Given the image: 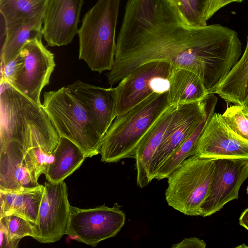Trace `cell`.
<instances>
[{
  "mask_svg": "<svg viewBox=\"0 0 248 248\" xmlns=\"http://www.w3.org/2000/svg\"><path fill=\"white\" fill-rule=\"evenodd\" d=\"M52 158V155H47L39 148L31 149L24 153L25 163L35 183H38V178L42 174H46Z\"/></svg>",
  "mask_w": 248,
  "mask_h": 248,
  "instance_id": "obj_26",
  "label": "cell"
},
{
  "mask_svg": "<svg viewBox=\"0 0 248 248\" xmlns=\"http://www.w3.org/2000/svg\"><path fill=\"white\" fill-rule=\"evenodd\" d=\"M125 222V215L117 204L112 207L103 205L90 209L70 206L65 234L94 247L115 236Z\"/></svg>",
  "mask_w": 248,
  "mask_h": 248,
  "instance_id": "obj_8",
  "label": "cell"
},
{
  "mask_svg": "<svg viewBox=\"0 0 248 248\" xmlns=\"http://www.w3.org/2000/svg\"><path fill=\"white\" fill-rule=\"evenodd\" d=\"M242 55L234 30L185 22L168 0H127L108 83H118L138 66L161 61L189 70L213 93Z\"/></svg>",
  "mask_w": 248,
  "mask_h": 248,
  "instance_id": "obj_1",
  "label": "cell"
},
{
  "mask_svg": "<svg viewBox=\"0 0 248 248\" xmlns=\"http://www.w3.org/2000/svg\"><path fill=\"white\" fill-rule=\"evenodd\" d=\"M246 113V114H247V116L248 117V113Z\"/></svg>",
  "mask_w": 248,
  "mask_h": 248,
  "instance_id": "obj_38",
  "label": "cell"
},
{
  "mask_svg": "<svg viewBox=\"0 0 248 248\" xmlns=\"http://www.w3.org/2000/svg\"><path fill=\"white\" fill-rule=\"evenodd\" d=\"M44 186L14 190H0V218L14 215L34 224L41 202Z\"/></svg>",
  "mask_w": 248,
  "mask_h": 248,
  "instance_id": "obj_18",
  "label": "cell"
},
{
  "mask_svg": "<svg viewBox=\"0 0 248 248\" xmlns=\"http://www.w3.org/2000/svg\"><path fill=\"white\" fill-rule=\"evenodd\" d=\"M83 0H47L42 34L48 46H65L78 34Z\"/></svg>",
  "mask_w": 248,
  "mask_h": 248,
  "instance_id": "obj_13",
  "label": "cell"
},
{
  "mask_svg": "<svg viewBox=\"0 0 248 248\" xmlns=\"http://www.w3.org/2000/svg\"><path fill=\"white\" fill-rule=\"evenodd\" d=\"M178 105H170L152 125L143 138L136 153L137 184L143 188L154 179L151 166L154 157L162 143L169 125Z\"/></svg>",
  "mask_w": 248,
  "mask_h": 248,
  "instance_id": "obj_16",
  "label": "cell"
},
{
  "mask_svg": "<svg viewBox=\"0 0 248 248\" xmlns=\"http://www.w3.org/2000/svg\"><path fill=\"white\" fill-rule=\"evenodd\" d=\"M53 159L45 174L47 181L59 183L78 170L86 157L83 152L68 139L61 137L52 153Z\"/></svg>",
  "mask_w": 248,
  "mask_h": 248,
  "instance_id": "obj_21",
  "label": "cell"
},
{
  "mask_svg": "<svg viewBox=\"0 0 248 248\" xmlns=\"http://www.w3.org/2000/svg\"><path fill=\"white\" fill-rule=\"evenodd\" d=\"M197 26L207 25L206 12L209 0H188Z\"/></svg>",
  "mask_w": 248,
  "mask_h": 248,
  "instance_id": "obj_29",
  "label": "cell"
},
{
  "mask_svg": "<svg viewBox=\"0 0 248 248\" xmlns=\"http://www.w3.org/2000/svg\"><path fill=\"white\" fill-rule=\"evenodd\" d=\"M170 106L168 92L155 93L117 116L103 138L101 161L114 163L124 158L135 159L143 138Z\"/></svg>",
  "mask_w": 248,
  "mask_h": 248,
  "instance_id": "obj_3",
  "label": "cell"
},
{
  "mask_svg": "<svg viewBox=\"0 0 248 248\" xmlns=\"http://www.w3.org/2000/svg\"><path fill=\"white\" fill-rule=\"evenodd\" d=\"M214 168L213 158L192 155L184 160L167 178L165 198L168 205L186 215L201 216Z\"/></svg>",
  "mask_w": 248,
  "mask_h": 248,
  "instance_id": "obj_6",
  "label": "cell"
},
{
  "mask_svg": "<svg viewBox=\"0 0 248 248\" xmlns=\"http://www.w3.org/2000/svg\"><path fill=\"white\" fill-rule=\"evenodd\" d=\"M205 242L197 237L186 238L181 242L174 244L171 248H205Z\"/></svg>",
  "mask_w": 248,
  "mask_h": 248,
  "instance_id": "obj_31",
  "label": "cell"
},
{
  "mask_svg": "<svg viewBox=\"0 0 248 248\" xmlns=\"http://www.w3.org/2000/svg\"><path fill=\"white\" fill-rule=\"evenodd\" d=\"M43 35L29 40L20 53L24 57V64L11 84L29 98L41 105L40 94L49 83L50 76L55 67L54 54L43 45Z\"/></svg>",
  "mask_w": 248,
  "mask_h": 248,
  "instance_id": "obj_10",
  "label": "cell"
},
{
  "mask_svg": "<svg viewBox=\"0 0 248 248\" xmlns=\"http://www.w3.org/2000/svg\"><path fill=\"white\" fill-rule=\"evenodd\" d=\"M67 187L64 181L44 185L33 238L42 243L60 240L65 234L70 213Z\"/></svg>",
  "mask_w": 248,
  "mask_h": 248,
  "instance_id": "obj_9",
  "label": "cell"
},
{
  "mask_svg": "<svg viewBox=\"0 0 248 248\" xmlns=\"http://www.w3.org/2000/svg\"><path fill=\"white\" fill-rule=\"evenodd\" d=\"M47 0H0L6 27L18 20L44 16Z\"/></svg>",
  "mask_w": 248,
  "mask_h": 248,
  "instance_id": "obj_24",
  "label": "cell"
},
{
  "mask_svg": "<svg viewBox=\"0 0 248 248\" xmlns=\"http://www.w3.org/2000/svg\"><path fill=\"white\" fill-rule=\"evenodd\" d=\"M24 57L20 52L15 58L4 65H1L0 80L12 84L22 70Z\"/></svg>",
  "mask_w": 248,
  "mask_h": 248,
  "instance_id": "obj_28",
  "label": "cell"
},
{
  "mask_svg": "<svg viewBox=\"0 0 248 248\" xmlns=\"http://www.w3.org/2000/svg\"><path fill=\"white\" fill-rule=\"evenodd\" d=\"M247 193L248 194V186L247 187Z\"/></svg>",
  "mask_w": 248,
  "mask_h": 248,
  "instance_id": "obj_37",
  "label": "cell"
},
{
  "mask_svg": "<svg viewBox=\"0 0 248 248\" xmlns=\"http://www.w3.org/2000/svg\"><path fill=\"white\" fill-rule=\"evenodd\" d=\"M60 138L42 104L0 80V144L14 140L22 145L24 153L39 148L52 155Z\"/></svg>",
  "mask_w": 248,
  "mask_h": 248,
  "instance_id": "obj_2",
  "label": "cell"
},
{
  "mask_svg": "<svg viewBox=\"0 0 248 248\" xmlns=\"http://www.w3.org/2000/svg\"><path fill=\"white\" fill-rule=\"evenodd\" d=\"M179 15L183 20L186 23L196 25V20L189 5L188 0H179Z\"/></svg>",
  "mask_w": 248,
  "mask_h": 248,
  "instance_id": "obj_30",
  "label": "cell"
},
{
  "mask_svg": "<svg viewBox=\"0 0 248 248\" xmlns=\"http://www.w3.org/2000/svg\"><path fill=\"white\" fill-rule=\"evenodd\" d=\"M0 248H16L20 240L34 236V224L14 215L0 218Z\"/></svg>",
  "mask_w": 248,
  "mask_h": 248,
  "instance_id": "obj_25",
  "label": "cell"
},
{
  "mask_svg": "<svg viewBox=\"0 0 248 248\" xmlns=\"http://www.w3.org/2000/svg\"><path fill=\"white\" fill-rule=\"evenodd\" d=\"M44 16L24 19L6 27L7 35L0 48V65L15 58L30 40L42 34Z\"/></svg>",
  "mask_w": 248,
  "mask_h": 248,
  "instance_id": "obj_23",
  "label": "cell"
},
{
  "mask_svg": "<svg viewBox=\"0 0 248 248\" xmlns=\"http://www.w3.org/2000/svg\"><path fill=\"white\" fill-rule=\"evenodd\" d=\"M173 69L168 62L155 61L143 63L132 70L114 88L116 116L153 94L168 92Z\"/></svg>",
  "mask_w": 248,
  "mask_h": 248,
  "instance_id": "obj_7",
  "label": "cell"
},
{
  "mask_svg": "<svg viewBox=\"0 0 248 248\" xmlns=\"http://www.w3.org/2000/svg\"><path fill=\"white\" fill-rule=\"evenodd\" d=\"M81 103L94 124L104 137L115 118L114 88H104L78 80L65 87Z\"/></svg>",
  "mask_w": 248,
  "mask_h": 248,
  "instance_id": "obj_15",
  "label": "cell"
},
{
  "mask_svg": "<svg viewBox=\"0 0 248 248\" xmlns=\"http://www.w3.org/2000/svg\"><path fill=\"white\" fill-rule=\"evenodd\" d=\"M202 79L195 73L174 68L168 91L170 105H179L204 100L208 95Z\"/></svg>",
  "mask_w": 248,
  "mask_h": 248,
  "instance_id": "obj_19",
  "label": "cell"
},
{
  "mask_svg": "<svg viewBox=\"0 0 248 248\" xmlns=\"http://www.w3.org/2000/svg\"><path fill=\"white\" fill-rule=\"evenodd\" d=\"M22 145L11 140L0 144V190H14L37 186L24 159Z\"/></svg>",
  "mask_w": 248,
  "mask_h": 248,
  "instance_id": "obj_17",
  "label": "cell"
},
{
  "mask_svg": "<svg viewBox=\"0 0 248 248\" xmlns=\"http://www.w3.org/2000/svg\"><path fill=\"white\" fill-rule=\"evenodd\" d=\"M193 155L213 159H248V141L228 126L222 114L214 112L198 141Z\"/></svg>",
  "mask_w": 248,
  "mask_h": 248,
  "instance_id": "obj_12",
  "label": "cell"
},
{
  "mask_svg": "<svg viewBox=\"0 0 248 248\" xmlns=\"http://www.w3.org/2000/svg\"><path fill=\"white\" fill-rule=\"evenodd\" d=\"M217 94L228 103L244 106L248 99V35L243 54L215 88Z\"/></svg>",
  "mask_w": 248,
  "mask_h": 248,
  "instance_id": "obj_20",
  "label": "cell"
},
{
  "mask_svg": "<svg viewBox=\"0 0 248 248\" xmlns=\"http://www.w3.org/2000/svg\"><path fill=\"white\" fill-rule=\"evenodd\" d=\"M177 10L179 14L180 2L179 0H168Z\"/></svg>",
  "mask_w": 248,
  "mask_h": 248,
  "instance_id": "obj_34",
  "label": "cell"
},
{
  "mask_svg": "<svg viewBox=\"0 0 248 248\" xmlns=\"http://www.w3.org/2000/svg\"><path fill=\"white\" fill-rule=\"evenodd\" d=\"M236 248H248V246L245 244H243L242 245L236 247Z\"/></svg>",
  "mask_w": 248,
  "mask_h": 248,
  "instance_id": "obj_36",
  "label": "cell"
},
{
  "mask_svg": "<svg viewBox=\"0 0 248 248\" xmlns=\"http://www.w3.org/2000/svg\"><path fill=\"white\" fill-rule=\"evenodd\" d=\"M243 0H209L206 15L207 21L217 11L224 6L232 2H240Z\"/></svg>",
  "mask_w": 248,
  "mask_h": 248,
  "instance_id": "obj_32",
  "label": "cell"
},
{
  "mask_svg": "<svg viewBox=\"0 0 248 248\" xmlns=\"http://www.w3.org/2000/svg\"><path fill=\"white\" fill-rule=\"evenodd\" d=\"M222 116L234 133L248 141V117L243 106L236 104L228 106Z\"/></svg>",
  "mask_w": 248,
  "mask_h": 248,
  "instance_id": "obj_27",
  "label": "cell"
},
{
  "mask_svg": "<svg viewBox=\"0 0 248 248\" xmlns=\"http://www.w3.org/2000/svg\"><path fill=\"white\" fill-rule=\"evenodd\" d=\"M121 0H98L84 15L78 34L79 59L101 73L114 62L115 33Z\"/></svg>",
  "mask_w": 248,
  "mask_h": 248,
  "instance_id": "obj_4",
  "label": "cell"
},
{
  "mask_svg": "<svg viewBox=\"0 0 248 248\" xmlns=\"http://www.w3.org/2000/svg\"><path fill=\"white\" fill-rule=\"evenodd\" d=\"M205 113L201 123L191 134L171 155L157 170L155 179L167 178L186 158L193 155L198 141L205 126L214 113L217 102L215 94H209L205 99Z\"/></svg>",
  "mask_w": 248,
  "mask_h": 248,
  "instance_id": "obj_22",
  "label": "cell"
},
{
  "mask_svg": "<svg viewBox=\"0 0 248 248\" xmlns=\"http://www.w3.org/2000/svg\"><path fill=\"white\" fill-rule=\"evenodd\" d=\"M248 178V159H215L212 182L201 206V216H211L228 202L237 199L240 187Z\"/></svg>",
  "mask_w": 248,
  "mask_h": 248,
  "instance_id": "obj_11",
  "label": "cell"
},
{
  "mask_svg": "<svg viewBox=\"0 0 248 248\" xmlns=\"http://www.w3.org/2000/svg\"><path fill=\"white\" fill-rule=\"evenodd\" d=\"M239 221L240 225L248 231V207L242 213Z\"/></svg>",
  "mask_w": 248,
  "mask_h": 248,
  "instance_id": "obj_33",
  "label": "cell"
},
{
  "mask_svg": "<svg viewBox=\"0 0 248 248\" xmlns=\"http://www.w3.org/2000/svg\"><path fill=\"white\" fill-rule=\"evenodd\" d=\"M243 107L244 108L245 112L246 113H248V100H247L246 103L243 106Z\"/></svg>",
  "mask_w": 248,
  "mask_h": 248,
  "instance_id": "obj_35",
  "label": "cell"
},
{
  "mask_svg": "<svg viewBox=\"0 0 248 248\" xmlns=\"http://www.w3.org/2000/svg\"><path fill=\"white\" fill-rule=\"evenodd\" d=\"M205 113V99L177 106L152 164L154 179L159 168L197 127Z\"/></svg>",
  "mask_w": 248,
  "mask_h": 248,
  "instance_id": "obj_14",
  "label": "cell"
},
{
  "mask_svg": "<svg viewBox=\"0 0 248 248\" xmlns=\"http://www.w3.org/2000/svg\"><path fill=\"white\" fill-rule=\"evenodd\" d=\"M42 106L60 137L91 157L100 154L104 137L78 100L65 87L44 93Z\"/></svg>",
  "mask_w": 248,
  "mask_h": 248,
  "instance_id": "obj_5",
  "label": "cell"
}]
</instances>
